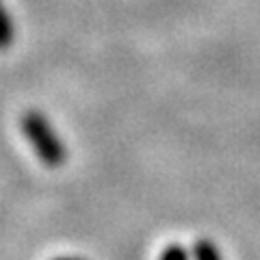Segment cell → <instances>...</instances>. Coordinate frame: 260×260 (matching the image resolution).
<instances>
[{
	"instance_id": "obj_2",
	"label": "cell",
	"mask_w": 260,
	"mask_h": 260,
	"mask_svg": "<svg viewBox=\"0 0 260 260\" xmlns=\"http://www.w3.org/2000/svg\"><path fill=\"white\" fill-rule=\"evenodd\" d=\"M193 260H223L221 251L210 239H200L193 245Z\"/></svg>"
},
{
	"instance_id": "obj_5",
	"label": "cell",
	"mask_w": 260,
	"mask_h": 260,
	"mask_svg": "<svg viewBox=\"0 0 260 260\" xmlns=\"http://www.w3.org/2000/svg\"><path fill=\"white\" fill-rule=\"evenodd\" d=\"M54 260H83V258H76V256H61V258H54Z\"/></svg>"
},
{
	"instance_id": "obj_4",
	"label": "cell",
	"mask_w": 260,
	"mask_h": 260,
	"mask_svg": "<svg viewBox=\"0 0 260 260\" xmlns=\"http://www.w3.org/2000/svg\"><path fill=\"white\" fill-rule=\"evenodd\" d=\"M158 260H189V251H186L182 245H167L165 249L160 251Z\"/></svg>"
},
{
	"instance_id": "obj_3",
	"label": "cell",
	"mask_w": 260,
	"mask_h": 260,
	"mask_svg": "<svg viewBox=\"0 0 260 260\" xmlns=\"http://www.w3.org/2000/svg\"><path fill=\"white\" fill-rule=\"evenodd\" d=\"M11 42H13V24H11L9 13H7L3 9V5H0V50L9 48Z\"/></svg>"
},
{
	"instance_id": "obj_1",
	"label": "cell",
	"mask_w": 260,
	"mask_h": 260,
	"mask_svg": "<svg viewBox=\"0 0 260 260\" xmlns=\"http://www.w3.org/2000/svg\"><path fill=\"white\" fill-rule=\"evenodd\" d=\"M22 133L28 139L30 148L35 150L37 158L42 160L46 167H61L65 162V148L44 113H39V111L24 113Z\"/></svg>"
}]
</instances>
